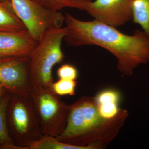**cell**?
I'll list each match as a JSON object with an SVG mask.
<instances>
[{
    "mask_svg": "<svg viewBox=\"0 0 149 149\" xmlns=\"http://www.w3.org/2000/svg\"><path fill=\"white\" fill-rule=\"evenodd\" d=\"M35 3L45 8L60 11L63 9L77 8L82 10V6L84 3L91 0H32Z\"/></svg>",
    "mask_w": 149,
    "mask_h": 149,
    "instance_id": "4fadbf2b",
    "label": "cell"
},
{
    "mask_svg": "<svg viewBox=\"0 0 149 149\" xmlns=\"http://www.w3.org/2000/svg\"><path fill=\"white\" fill-rule=\"evenodd\" d=\"M128 116L122 109L114 118H104L94 97L84 96L70 105L66 126L57 138L84 149H102L117 136Z\"/></svg>",
    "mask_w": 149,
    "mask_h": 149,
    "instance_id": "7a4b0ae2",
    "label": "cell"
},
{
    "mask_svg": "<svg viewBox=\"0 0 149 149\" xmlns=\"http://www.w3.org/2000/svg\"><path fill=\"white\" fill-rule=\"evenodd\" d=\"M57 73L59 79L76 80L78 76L77 68L70 64L62 65L58 69Z\"/></svg>",
    "mask_w": 149,
    "mask_h": 149,
    "instance_id": "ac0fdd59",
    "label": "cell"
},
{
    "mask_svg": "<svg viewBox=\"0 0 149 149\" xmlns=\"http://www.w3.org/2000/svg\"><path fill=\"white\" fill-rule=\"evenodd\" d=\"M119 104L115 102H107L97 105L101 115L106 119H111L116 117L122 110V109L119 108Z\"/></svg>",
    "mask_w": 149,
    "mask_h": 149,
    "instance_id": "e0dca14e",
    "label": "cell"
},
{
    "mask_svg": "<svg viewBox=\"0 0 149 149\" xmlns=\"http://www.w3.org/2000/svg\"><path fill=\"white\" fill-rule=\"evenodd\" d=\"M6 91V90H5V89H4L3 88H2V87H1V86H0V92H1V91Z\"/></svg>",
    "mask_w": 149,
    "mask_h": 149,
    "instance_id": "ffe728a7",
    "label": "cell"
},
{
    "mask_svg": "<svg viewBox=\"0 0 149 149\" xmlns=\"http://www.w3.org/2000/svg\"><path fill=\"white\" fill-rule=\"evenodd\" d=\"M38 42L27 30L0 32V58L29 56Z\"/></svg>",
    "mask_w": 149,
    "mask_h": 149,
    "instance_id": "9c48e42d",
    "label": "cell"
},
{
    "mask_svg": "<svg viewBox=\"0 0 149 149\" xmlns=\"http://www.w3.org/2000/svg\"><path fill=\"white\" fill-rule=\"evenodd\" d=\"M67 32L66 27L52 28L47 30L38 40L29 56L28 70L32 86L51 89L54 82L53 68L64 58L61 44Z\"/></svg>",
    "mask_w": 149,
    "mask_h": 149,
    "instance_id": "3957f363",
    "label": "cell"
},
{
    "mask_svg": "<svg viewBox=\"0 0 149 149\" xmlns=\"http://www.w3.org/2000/svg\"><path fill=\"white\" fill-rule=\"evenodd\" d=\"M30 97L40 119L44 136L57 138L66 126L70 111L66 104L51 88L32 86Z\"/></svg>",
    "mask_w": 149,
    "mask_h": 149,
    "instance_id": "5b68a950",
    "label": "cell"
},
{
    "mask_svg": "<svg viewBox=\"0 0 149 149\" xmlns=\"http://www.w3.org/2000/svg\"><path fill=\"white\" fill-rule=\"evenodd\" d=\"M10 1L16 15L38 41L48 29L62 27L65 16L60 12L45 8L32 0Z\"/></svg>",
    "mask_w": 149,
    "mask_h": 149,
    "instance_id": "8992f818",
    "label": "cell"
},
{
    "mask_svg": "<svg viewBox=\"0 0 149 149\" xmlns=\"http://www.w3.org/2000/svg\"><path fill=\"white\" fill-rule=\"evenodd\" d=\"M134 0H91L82 6L95 19L115 27L133 20Z\"/></svg>",
    "mask_w": 149,
    "mask_h": 149,
    "instance_id": "ba28073f",
    "label": "cell"
},
{
    "mask_svg": "<svg viewBox=\"0 0 149 149\" xmlns=\"http://www.w3.org/2000/svg\"><path fill=\"white\" fill-rule=\"evenodd\" d=\"M29 56L0 58V86L12 94L30 96Z\"/></svg>",
    "mask_w": 149,
    "mask_h": 149,
    "instance_id": "52a82bcc",
    "label": "cell"
},
{
    "mask_svg": "<svg viewBox=\"0 0 149 149\" xmlns=\"http://www.w3.org/2000/svg\"><path fill=\"white\" fill-rule=\"evenodd\" d=\"M94 98L98 104L109 102L119 104L121 95L118 91L115 89L108 88L99 92Z\"/></svg>",
    "mask_w": 149,
    "mask_h": 149,
    "instance_id": "2e32d148",
    "label": "cell"
},
{
    "mask_svg": "<svg viewBox=\"0 0 149 149\" xmlns=\"http://www.w3.org/2000/svg\"><path fill=\"white\" fill-rule=\"evenodd\" d=\"M132 20L140 25L149 37V0H134Z\"/></svg>",
    "mask_w": 149,
    "mask_h": 149,
    "instance_id": "7c38bea8",
    "label": "cell"
},
{
    "mask_svg": "<svg viewBox=\"0 0 149 149\" xmlns=\"http://www.w3.org/2000/svg\"><path fill=\"white\" fill-rule=\"evenodd\" d=\"M64 16L67 45H96L105 49L117 59V69L123 75H131L137 67L149 61V37L143 30L126 35L95 19L83 21L67 13Z\"/></svg>",
    "mask_w": 149,
    "mask_h": 149,
    "instance_id": "6da1fadb",
    "label": "cell"
},
{
    "mask_svg": "<svg viewBox=\"0 0 149 149\" xmlns=\"http://www.w3.org/2000/svg\"><path fill=\"white\" fill-rule=\"evenodd\" d=\"M29 149H84L82 147L73 146L59 141L57 138L44 136L32 145Z\"/></svg>",
    "mask_w": 149,
    "mask_h": 149,
    "instance_id": "5bb4252c",
    "label": "cell"
},
{
    "mask_svg": "<svg viewBox=\"0 0 149 149\" xmlns=\"http://www.w3.org/2000/svg\"><path fill=\"white\" fill-rule=\"evenodd\" d=\"M5 91H4L0 92V99L1 98V97H2L3 95L4 94L6 93Z\"/></svg>",
    "mask_w": 149,
    "mask_h": 149,
    "instance_id": "d6986e66",
    "label": "cell"
},
{
    "mask_svg": "<svg viewBox=\"0 0 149 149\" xmlns=\"http://www.w3.org/2000/svg\"><path fill=\"white\" fill-rule=\"evenodd\" d=\"M12 94L5 93L0 99V149H22L11 137L7 124V110Z\"/></svg>",
    "mask_w": 149,
    "mask_h": 149,
    "instance_id": "8fae6325",
    "label": "cell"
},
{
    "mask_svg": "<svg viewBox=\"0 0 149 149\" xmlns=\"http://www.w3.org/2000/svg\"><path fill=\"white\" fill-rule=\"evenodd\" d=\"M27 30L14 11L10 1H0V32H21Z\"/></svg>",
    "mask_w": 149,
    "mask_h": 149,
    "instance_id": "30bf717a",
    "label": "cell"
},
{
    "mask_svg": "<svg viewBox=\"0 0 149 149\" xmlns=\"http://www.w3.org/2000/svg\"><path fill=\"white\" fill-rule=\"evenodd\" d=\"M12 139L22 149H29L44 135L32 98L12 94L7 110Z\"/></svg>",
    "mask_w": 149,
    "mask_h": 149,
    "instance_id": "277c9868",
    "label": "cell"
},
{
    "mask_svg": "<svg viewBox=\"0 0 149 149\" xmlns=\"http://www.w3.org/2000/svg\"><path fill=\"white\" fill-rule=\"evenodd\" d=\"M8 1V0H0V1Z\"/></svg>",
    "mask_w": 149,
    "mask_h": 149,
    "instance_id": "44dd1931",
    "label": "cell"
},
{
    "mask_svg": "<svg viewBox=\"0 0 149 149\" xmlns=\"http://www.w3.org/2000/svg\"><path fill=\"white\" fill-rule=\"evenodd\" d=\"M77 86L76 80L59 79L52 84V91L56 95L59 96H73L75 95Z\"/></svg>",
    "mask_w": 149,
    "mask_h": 149,
    "instance_id": "9a60e30c",
    "label": "cell"
}]
</instances>
